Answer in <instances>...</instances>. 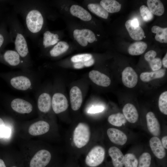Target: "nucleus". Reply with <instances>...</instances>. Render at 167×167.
I'll return each instance as SVG.
<instances>
[{"mask_svg": "<svg viewBox=\"0 0 167 167\" xmlns=\"http://www.w3.org/2000/svg\"><path fill=\"white\" fill-rule=\"evenodd\" d=\"M13 11L22 17L27 37L36 42L44 30L45 25L43 4L38 0H9Z\"/></svg>", "mask_w": 167, "mask_h": 167, "instance_id": "obj_1", "label": "nucleus"}, {"mask_svg": "<svg viewBox=\"0 0 167 167\" xmlns=\"http://www.w3.org/2000/svg\"><path fill=\"white\" fill-rule=\"evenodd\" d=\"M5 20L9 28V32L12 43L15 46V50L30 66L32 61L27 42V36L24 28L20 23L17 15L12 11L6 14Z\"/></svg>", "mask_w": 167, "mask_h": 167, "instance_id": "obj_2", "label": "nucleus"}, {"mask_svg": "<svg viewBox=\"0 0 167 167\" xmlns=\"http://www.w3.org/2000/svg\"><path fill=\"white\" fill-rule=\"evenodd\" d=\"M91 129L88 124L80 122L74 128L72 134V143L77 149H81L87 145L91 139Z\"/></svg>", "mask_w": 167, "mask_h": 167, "instance_id": "obj_3", "label": "nucleus"}, {"mask_svg": "<svg viewBox=\"0 0 167 167\" xmlns=\"http://www.w3.org/2000/svg\"><path fill=\"white\" fill-rule=\"evenodd\" d=\"M0 62L9 66L27 70L30 66L26 62L18 53L14 50L0 51Z\"/></svg>", "mask_w": 167, "mask_h": 167, "instance_id": "obj_4", "label": "nucleus"}, {"mask_svg": "<svg viewBox=\"0 0 167 167\" xmlns=\"http://www.w3.org/2000/svg\"><path fill=\"white\" fill-rule=\"evenodd\" d=\"M105 156V149L100 145H96L89 151L85 158L86 165L90 167H96L103 161Z\"/></svg>", "mask_w": 167, "mask_h": 167, "instance_id": "obj_5", "label": "nucleus"}, {"mask_svg": "<svg viewBox=\"0 0 167 167\" xmlns=\"http://www.w3.org/2000/svg\"><path fill=\"white\" fill-rule=\"evenodd\" d=\"M41 34V37L39 38L36 43L41 51L54 46L59 41V36L56 33L44 30Z\"/></svg>", "mask_w": 167, "mask_h": 167, "instance_id": "obj_6", "label": "nucleus"}, {"mask_svg": "<svg viewBox=\"0 0 167 167\" xmlns=\"http://www.w3.org/2000/svg\"><path fill=\"white\" fill-rule=\"evenodd\" d=\"M51 154L48 150L42 149L38 151L32 158L30 167H45L49 162Z\"/></svg>", "mask_w": 167, "mask_h": 167, "instance_id": "obj_7", "label": "nucleus"}, {"mask_svg": "<svg viewBox=\"0 0 167 167\" xmlns=\"http://www.w3.org/2000/svg\"><path fill=\"white\" fill-rule=\"evenodd\" d=\"M9 83L13 88L20 91H28L32 87L31 79L24 75H18L11 77Z\"/></svg>", "mask_w": 167, "mask_h": 167, "instance_id": "obj_8", "label": "nucleus"}, {"mask_svg": "<svg viewBox=\"0 0 167 167\" xmlns=\"http://www.w3.org/2000/svg\"><path fill=\"white\" fill-rule=\"evenodd\" d=\"M51 106L55 113H60L67 109L68 106V101L63 94L56 93L52 97Z\"/></svg>", "mask_w": 167, "mask_h": 167, "instance_id": "obj_9", "label": "nucleus"}, {"mask_svg": "<svg viewBox=\"0 0 167 167\" xmlns=\"http://www.w3.org/2000/svg\"><path fill=\"white\" fill-rule=\"evenodd\" d=\"M10 106L15 112L22 114L29 113L33 109V106L30 102L18 98L13 99L10 103Z\"/></svg>", "mask_w": 167, "mask_h": 167, "instance_id": "obj_10", "label": "nucleus"}, {"mask_svg": "<svg viewBox=\"0 0 167 167\" xmlns=\"http://www.w3.org/2000/svg\"><path fill=\"white\" fill-rule=\"evenodd\" d=\"M138 75L134 69L131 67H126L122 74V79L123 84L126 87L132 88L137 84L138 81Z\"/></svg>", "mask_w": 167, "mask_h": 167, "instance_id": "obj_11", "label": "nucleus"}, {"mask_svg": "<svg viewBox=\"0 0 167 167\" xmlns=\"http://www.w3.org/2000/svg\"><path fill=\"white\" fill-rule=\"evenodd\" d=\"M107 134L110 141L114 144L122 145L127 140L126 135L122 131L114 128H108Z\"/></svg>", "mask_w": 167, "mask_h": 167, "instance_id": "obj_12", "label": "nucleus"}, {"mask_svg": "<svg viewBox=\"0 0 167 167\" xmlns=\"http://www.w3.org/2000/svg\"><path fill=\"white\" fill-rule=\"evenodd\" d=\"M49 129V123L45 121L41 120L32 124L29 127L28 132L32 135H40L47 133Z\"/></svg>", "mask_w": 167, "mask_h": 167, "instance_id": "obj_13", "label": "nucleus"}, {"mask_svg": "<svg viewBox=\"0 0 167 167\" xmlns=\"http://www.w3.org/2000/svg\"><path fill=\"white\" fill-rule=\"evenodd\" d=\"M146 119L150 132L154 136H159L161 133L160 125L154 113L152 112H148L146 115Z\"/></svg>", "mask_w": 167, "mask_h": 167, "instance_id": "obj_14", "label": "nucleus"}, {"mask_svg": "<svg viewBox=\"0 0 167 167\" xmlns=\"http://www.w3.org/2000/svg\"><path fill=\"white\" fill-rule=\"evenodd\" d=\"M51 99L50 95L47 92H43L39 95L37 99V106L38 110L41 113L48 112L51 109Z\"/></svg>", "mask_w": 167, "mask_h": 167, "instance_id": "obj_15", "label": "nucleus"}, {"mask_svg": "<svg viewBox=\"0 0 167 167\" xmlns=\"http://www.w3.org/2000/svg\"><path fill=\"white\" fill-rule=\"evenodd\" d=\"M71 107L74 111L78 110L80 107L83 101L82 92L77 86L72 87L70 92Z\"/></svg>", "mask_w": 167, "mask_h": 167, "instance_id": "obj_16", "label": "nucleus"}, {"mask_svg": "<svg viewBox=\"0 0 167 167\" xmlns=\"http://www.w3.org/2000/svg\"><path fill=\"white\" fill-rule=\"evenodd\" d=\"M89 76L93 83L100 86L107 87L111 84V80L108 76L96 70L91 71Z\"/></svg>", "mask_w": 167, "mask_h": 167, "instance_id": "obj_17", "label": "nucleus"}, {"mask_svg": "<svg viewBox=\"0 0 167 167\" xmlns=\"http://www.w3.org/2000/svg\"><path fill=\"white\" fill-rule=\"evenodd\" d=\"M151 148L154 154L158 158L161 159L165 156V150L161 140L157 137L153 136L149 140Z\"/></svg>", "mask_w": 167, "mask_h": 167, "instance_id": "obj_18", "label": "nucleus"}, {"mask_svg": "<svg viewBox=\"0 0 167 167\" xmlns=\"http://www.w3.org/2000/svg\"><path fill=\"white\" fill-rule=\"evenodd\" d=\"M114 167H123L124 165V156L121 151L117 147L112 146L108 150Z\"/></svg>", "mask_w": 167, "mask_h": 167, "instance_id": "obj_19", "label": "nucleus"}, {"mask_svg": "<svg viewBox=\"0 0 167 167\" xmlns=\"http://www.w3.org/2000/svg\"><path fill=\"white\" fill-rule=\"evenodd\" d=\"M5 19L0 24V51L5 49L10 43H12Z\"/></svg>", "mask_w": 167, "mask_h": 167, "instance_id": "obj_20", "label": "nucleus"}, {"mask_svg": "<svg viewBox=\"0 0 167 167\" xmlns=\"http://www.w3.org/2000/svg\"><path fill=\"white\" fill-rule=\"evenodd\" d=\"M123 115L126 119L129 122L133 123L138 120L139 114L135 106L132 104L128 103L123 107Z\"/></svg>", "mask_w": 167, "mask_h": 167, "instance_id": "obj_21", "label": "nucleus"}, {"mask_svg": "<svg viewBox=\"0 0 167 167\" xmlns=\"http://www.w3.org/2000/svg\"><path fill=\"white\" fill-rule=\"evenodd\" d=\"M125 26L131 37L136 41L142 40L144 36V32L139 26L135 27L131 25V20H128L125 23Z\"/></svg>", "mask_w": 167, "mask_h": 167, "instance_id": "obj_22", "label": "nucleus"}, {"mask_svg": "<svg viewBox=\"0 0 167 167\" xmlns=\"http://www.w3.org/2000/svg\"><path fill=\"white\" fill-rule=\"evenodd\" d=\"M71 14L84 21H89L92 19V16L90 13L86 10L81 6L73 5L70 8Z\"/></svg>", "mask_w": 167, "mask_h": 167, "instance_id": "obj_23", "label": "nucleus"}, {"mask_svg": "<svg viewBox=\"0 0 167 167\" xmlns=\"http://www.w3.org/2000/svg\"><path fill=\"white\" fill-rule=\"evenodd\" d=\"M165 74V69H160L152 72H142L140 75V78L142 81L147 82L153 79L161 78L164 76Z\"/></svg>", "mask_w": 167, "mask_h": 167, "instance_id": "obj_24", "label": "nucleus"}, {"mask_svg": "<svg viewBox=\"0 0 167 167\" xmlns=\"http://www.w3.org/2000/svg\"><path fill=\"white\" fill-rule=\"evenodd\" d=\"M148 8L153 15L160 16L164 12V5L161 1L159 0H148L147 1Z\"/></svg>", "mask_w": 167, "mask_h": 167, "instance_id": "obj_25", "label": "nucleus"}, {"mask_svg": "<svg viewBox=\"0 0 167 167\" xmlns=\"http://www.w3.org/2000/svg\"><path fill=\"white\" fill-rule=\"evenodd\" d=\"M69 48L67 43L64 41H59L50 49L49 54L52 57H56L66 52Z\"/></svg>", "mask_w": 167, "mask_h": 167, "instance_id": "obj_26", "label": "nucleus"}, {"mask_svg": "<svg viewBox=\"0 0 167 167\" xmlns=\"http://www.w3.org/2000/svg\"><path fill=\"white\" fill-rule=\"evenodd\" d=\"M100 4L108 13H114L119 11L121 8V5L115 0H102Z\"/></svg>", "mask_w": 167, "mask_h": 167, "instance_id": "obj_27", "label": "nucleus"}, {"mask_svg": "<svg viewBox=\"0 0 167 167\" xmlns=\"http://www.w3.org/2000/svg\"><path fill=\"white\" fill-rule=\"evenodd\" d=\"M147 47V44L143 41H136L131 44L128 51L132 55H139L143 54Z\"/></svg>", "mask_w": 167, "mask_h": 167, "instance_id": "obj_28", "label": "nucleus"}, {"mask_svg": "<svg viewBox=\"0 0 167 167\" xmlns=\"http://www.w3.org/2000/svg\"><path fill=\"white\" fill-rule=\"evenodd\" d=\"M89 10L99 17L107 19L109 16V13L99 4L90 3L88 5Z\"/></svg>", "mask_w": 167, "mask_h": 167, "instance_id": "obj_29", "label": "nucleus"}, {"mask_svg": "<svg viewBox=\"0 0 167 167\" xmlns=\"http://www.w3.org/2000/svg\"><path fill=\"white\" fill-rule=\"evenodd\" d=\"M152 32L156 34L155 39L161 43H167V28L154 26L151 28Z\"/></svg>", "mask_w": 167, "mask_h": 167, "instance_id": "obj_30", "label": "nucleus"}, {"mask_svg": "<svg viewBox=\"0 0 167 167\" xmlns=\"http://www.w3.org/2000/svg\"><path fill=\"white\" fill-rule=\"evenodd\" d=\"M108 121L111 125L117 126L124 125L126 122L123 114L120 113L111 114L109 116Z\"/></svg>", "mask_w": 167, "mask_h": 167, "instance_id": "obj_31", "label": "nucleus"}, {"mask_svg": "<svg viewBox=\"0 0 167 167\" xmlns=\"http://www.w3.org/2000/svg\"><path fill=\"white\" fill-rule=\"evenodd\" d=\"M125 167H138V161L135 156L132 153H127L124 156Z\"/></svg>", "mask_w": 167, "mask_h": 167, "instance_id": "obj_32", "label": "nucleus"}, {"mask_svg": "<svg viewBox=\"0 0 167 167\" xmlns=\"http://www.w3.org/2000/svg\"><path fill=\"white\" fill-rule=\"evenodd\" d=\"M158 107L160 110L165 115H167V91L161 94L158 99Z\"/></svg>", "mask_w": 167, "mask_h": 167, "instance_id": "obj_33", "label": "nucleus"}, {"mask_svg": "<svg viewBox=\"0 0 167 167\" xmlns=\"http://www.w3.org/2000/svg\"><path fill=\"white\" fill-rule=\"evenodd\" d=\"M11 133V130L9 126L6 125L3 120L0 117V139L8 138Z\"/></svg>", "mask_w": 167, "mask_h": 167, "instance_id": "obj_34", "label": "nucleus"}, {"mask_svg": "<svg viewBox=\"0 0 167 167\" xmlns=\"http://www.w3.org/2000/svg\"><path fill=\"white\" fill-rule=\"evenodd\" d=\"M151 160V156L149 153H143L139 157L138 167H149Z\"/></svg>", "mask_w": 167, "mask_h": 167, "instance_id": "obj_35", "label": "nucleus"}, {"mask_svg": "<svg viewBox=\"0 0 167 167\" xmlns=\"http://www.w3.org/2000/svg\"><path fill=\"white\" fill-rule=\"evenodd\" d=\"M140 12L143 20L145 21H150L153 18V14L148 7L145 5H142L140 6Z\"/></svg>", "mask_w": 167, "mask_h": 167, "instance_id": "obj_36", "label": "nucleus"}, {"mask_svg": "<svg viewBox=\"0 0 167 167\" xmlns=\"http://www.w3.org/2000/svg\"><path fill=\"white\" fill-rule=\"evenodd\" d=\"M80 33L90 43L93 42L96 39L95 35L94 33L91 30L84 29H79Z\"/></svg>", "mask_w": 167, "mask_h": 167, "instance_id": "obj_37", "label": "nucleus"}, {"mask_svg": "<svg viewBox=\"0 0 167 167\" xmlns=\"http://www.w3.org/2000/svg\"><path fill=\"white\" fill-rule=\"evenodd\" d=\"M73 35L74 38L81 46L85 47L88 45V41L80 33L79 29H75L74 31Z\"/></svg>", "mask_w": 167, "mask_h": 167, "instance_id": "obj_38", "label": "nucleus"}, {"mask_svg": "<svg viewBox=\"0 0 167 167\" xmlns=\"http://www.w3.org/2000/svg\"><path fill=\"white\" fill-rule=\"evenodd\" d=\"M92 58L91 54H85L75 55L71 58V61L74 62H76L88 60Z\"/></svg>", "mask_w": 167, "mask_h": 167, "instance_id": "obj_39", "label": "nucleus"}, {"mask_svg": "<svg viewBox=\"0 0 167 167\" xmlns=\"http://www.w3.org/2000/svg\"><path fill=\"white\" fill-rule=\"evenodd\" d=\"M152 70L154 71L161 69L162 66V61L159 58H155L148 62Z\"/></svg>", "mask_w": 167, "mask_h": 167, "instance_id": "obj_40", "label": "nucleus"}, {"mask_svg": "<svg viewBox=\"0 0 167 167\" xmlns=\"http://www.w3.org/2000/svg\"><path fill=\"white\" fill-rule=\"evenodd\" d=\"M5 2L4 0H0V24L9 11L7 4H5Z\"/></svg>", "mask_w": 167, "mask_h": 167, "instance_id": "obj_41", "label": "nucleus"}, {"mask_svg": "<svg viewBox=\"0 0 167 167\" xmlns=\"http://www.w3.org/2000/svg\"><path fill=\"white\" fill-rule=\"evenodd\" d=\"M156 55V52L153 50H151L147 52L144 55V57L145 60L149 62L152 59L155 58Z\"/></svg>", "mask_w": 167, "mask_h": 167, "instance_id": "obj_42", "label": "nucleus"}, {"mask_svg": "<svg viewBox=\"0 0 167 167\" xmlns=\"http://www.w3.org/2000/svg\"><path fill=\"white\" fill-rule=\"evenodd\" d=\"M104 107L102 106L97 105L91 107L88 110V112L91 113H95L101 112L103 111Z\"/></svg>", "mask_w": 167, "mask_h": 167, "instance_id": "obj_43", "label": "nucleus"}, {"mask_svg": "<svg viewBox=\"0 0 167 167\" xmlns=\"http://www.w3.org/2000/svg\"><path fill=\"white\" fill-rule=\"evenodd\" d=\"M81 62L84 67H89L94 64V59L92 58L88 60Z\"/></svg>", "mask_w": 167, "mask_h": 167, "instance_id": "obj_44", "label": "nucleus"}, {"mask_svg": "<svg viewBox=\"0 0 167 167\" xmlns=\"http://www.w3.org/2000/svg\"><path fill=\"white\" fill-rule=\"evenodd\" d=\"M162 144L164 148L167 149V136H165L163 137L161 139Z\"/></svg>", "mask_w": 167, "mask_h": 167, "instance_id": "obj_45", "label": "nucleus"}, {"mask_svg": "<svg viewBox=\"0 0 167 167\" xmlns=\"http://www.w3.org/2000/svg\"><path fill=\"white\" fill-rule=\"evenodd\" d=\"M131 23L132 25L135 27L139 26V23L137 18H134L133 19L131 20Z\"/></svg>", "mask_w": 167, "mask_h": 167, "instance_id": "obj_46", "label": "nucleus"}, {"mask_svg": "<svg viewBox=\"0 0 167 167\" xmlns=\"http://www.w3.org/2000/svg\"><path fill=\"white\" fill-rule=\"evenodd\" d=\"M162 63L165 68H167V53L163 58L162 61Z\"/></svg>", "mask_w": 167, "mask_h": 167, "instance_id": "obj_47", "label": "nucleus"}, {"mask_svg": "<svg viewBox=\"0 0 167 167\" xmlns=\"http://www.w3.org/2000/svg\"><path fill=\"white\" fill-rule=\"evenodd\" d=\"M0 167H6L4 161L0 159Z\"/></svg>", "mask_w": 167, "mask_h": 167, "instance_id": "obj_48", "label": "nucleus"}, {"mask_svg": "<svg viewBox=\"0 0 167 167\" xmlns=\"http://www.w3.org/2000/svg\"><path fill=\"white\" fill-rule=\"evenodd\" d=\"M11 167H17L15 166H12Z\"/></svg>", "mask_w": 167, "mask_h": 167, "instance_id": "obj_49", "label": "nucleus"}]
</instances>
